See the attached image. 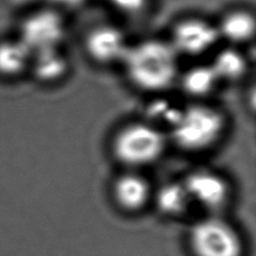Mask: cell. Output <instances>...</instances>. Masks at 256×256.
I'll list each match as a JSON object with an SVG mask.
<instances>
[{"label":"cell","instance_id":"4","mask_svg":"<svg viewBox=\"0 0 256 256\" xmlns=\"http://www.w3.org/2000/svg\"><path fill=\"white\" fill-rule=\"evenodd\" d=\"M188 243L194 256H244L242 235L220 214H207L194 222Z\"/></svg>","mask_w":256,"mask_h":256},{"label":"cell","instance_id":"3","mask_svg":"<svg viewBox=\"0 0 256 256\" xmlns=\"http://www.w3.org/2000/svg\"><path fill=\"white\" fill-rule=\"evenodd\" d=\"M168 135L161 128L148 122H135L122 126L114 136V158L128 170L150 166L163 156Z\"/></svg>","mask_w":256,"mask_h":256},{"label":"cell","instance_id":"15","mask_svg":"<svg viewBox=\"0 0 256 256\" xmlns=\"http://www.w3.org/2000/svg\"><path fill=\"white\" fill-rule=\"evenodd\" d=\"M155 204L162 214L168 217L184 216L192 206L182 181L166 182L155 194Z\"/></svg>","mask_w":256,"mask_h":256},{"label":"cell","instance_id":"18","mask_svg":"<svg viewBox=\"0 0 256 256\" xmlns=\"http://www.w3.org/2000/svg\"><path fill=\"white\" fill-rule=\"evenodd\" d=\"M33 2H40L44 8H52L58 10V8L63 7H76L82 2V0H33Z\"/></svg>","mask_w":256,"mask_h":256},{"label":"cell","instance_id":"14","mask_svg":"<svg viewBox=\"0 0 256 256\" xmlns=\"http://www.w3.org/2000/svg\"><path fill=\"white\" fill-rule=\"evenodd\" d=\"M32 52L20 38L0 42V76L16 78L30 70Z\"/></svg>","mask_w":256,"mask_h":256},{"label":"cell","instance_id":"11","mask_svg":"<svg viewBox=\"0 0 256 256\" xmlns=\"http://www.w3.org/2000/svg\"><path fill=\"white\" fill-rule=\"evenodd\" d=\"M181 90L194 102H206L220 84L210 64H196L189 68L178 78Z\"/></svg>","mask_w":256,"mask_h":256},{"label":"cell","instance_id":"12","mask_svg":"<svg viewBox=\"0 0 256 256\" xmlns=\"http://www.w3.org/2000/svg\"><path fill=\"white\" fill-rule=\"evenodd\" d=\"M68 68L70 64L62 50L53 48L33 53L30 70L40 84H52L66 76Z\"/></svg>","mask_w":256,"mask_h":256},{"label":"cell","instance_id":"5","mask_svg":"<svg viewBox=\"0 0 256 256\" xmlns=\"http://www.w3.org/2000/svg\"><path fill=\"white\" fill-rule=\"evenodd\" d=\"M66 38V22L61 12L52 8H40L22 22L20 38L33 53L61 48Z\"/></svg>","mask_w":256,"mask_h":256},{"label":"cell","instance_id":"13","mask_svg":"<svg viewBox=\"0 0 256 256\" xmlns=\"http://www.w3.org/2000/svg\"><path fill=\"white\" fill-rule=\"evenodd\" d=\"M209 64L220 84L238 82L248 72V58L238 48L230 45L214 53Z\"/></svg>","mask_w":256,"mask_h":256},{"label":"cell","instance_id":"9","mask_svg":"<svg viewBox=\"0 0 256 256\" xmlns=\"http://www.w3.org/2000/svg\"><path fill=\"white\" fill-rule=\"evenodd\" d=\"M112 196L124 212H137L144 209L152 199V188L144 176L130 170L117 176L112 184Z\"/></svg>","mask_w":256,"mask_h":256},{"label":"cell","instance_id":"10","mask_svg":"<svg viewBox=\"0 0 256 256\" xmlns=\"http://www.w3.org/2000/svg\"><path fill=\"white\" fill-rule=\"evenodd\" d=\"M216 25L220 40H225L230 46L248 44L255 36V17L248 9L228 12Z\"/></svg>","mask_w":256,"mask_h":256},{"label":"cell","instance_id":"17","mask_svg":"<svg viewBox=\"0 0 256 256\" xmlns=\"http://www.w3.org/2000/svg\"><path fill=\"white\" fill-rule=\"evenodd\" d=\"M112 10L126 16H140L148 7L150 0H100Z\"/></svg>","mask_w":256,"mask_h":256},{"label":"cell","instance_id":"1","mask_svg":"<svg viewBox=\"0 0 256 256\" xmlns=\"http://www.w3.org/2000/svg\"><path fill=\"white\" fill-rule=\"evenodd\" d=\"M179 58L168 40L148 38L130 45L122 66L132 86L158 94L178 82Z\"/></svg>","mask_w":256,"mask_h":256},{"label":"cell","instance_id":"6","mask_svg":"<svg viewBox=\"0 0 256 256\" xmlns=\"http://www.w3.org/2000/svg\"><path fill=\"white\" fill-rule=\"evenodd\" d=\"M192 204L199 206L207 214H220L230 202V184L220 173L198 168L182 180Z\"/></svg>","mask_w":256,"mask_h":256},{"label":"cell","instance_id":"7","mask_svg":"<svg viewBox=\"0 0 256 256\" xmlns=\"http://www.w3.org/2000/svg\"><path fill=\"white\" fill-rule=\"evenodd\" d=\"M219 40L216 24L201 17H188L173 26L168 43L179 56L196 58L212 51Z\"/></svg>","mask_w":256,"mask_h":256},{"label":"cell","instance_id":"2","mask_svg":"<svg viewBox=\"0 0 256 256\" xmlns=\"http://www.w3.org/2000/svg\"><path fill=\"white\" fill-rule=\"evenodd\" d=\"M227 118L220 109L206 102L181 107L168 130L178 148L190 153H201L214 148L225 135Z\"/></svg>","mask_w":256,"mask_h":256},{"label":"cell","instance_id":"16","mask_svg":"<svg viewBox=\"0 0 256 256\" xmlns=\"http://www.w3.org/2000/svg\"><path fill=\"white\" fill-rule=\"evenodd\" d=\"M180 108L181 107L176 106V104L171 102L168 99H156L154 102H150L148 106L146 107L145 122L161 128L163 130H168L174 122Z\"/></svg>","mask_w":256,"mask_h":256},{"label":"cell","instance_id":"8","mask_svg":"<svg viewBox=\"0 0 256 256\" xmlns=\"http://www.w3.org/2000/svg\"><path fill=\"white\" fill-rule=\"evenodd\" d=\"M130 46L124 30L112 24L94 26L84 38L86 54L100 66L122 64Z\"/></svg>","mask_w":256,"mask_h":256}]
</instances>
